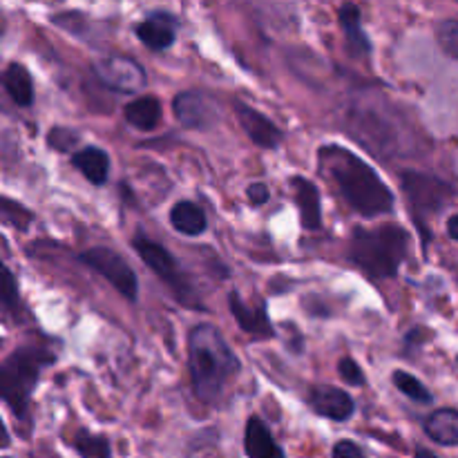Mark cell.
<instances>
[{
  "instance_id": "obj_1",
  "label": "cell",
  "mask_w": 458,
  "mask_h": 458,
  "mask_svg": "<svg viewBox=\"0 0 458 458\" xmlns=\"http://www.w3.org/2000/svg\"><path fill=\"white\" fill-rule=\"evenodd\" d=\"M318 157H320V170L325 173V177L335 183L343 199L356 213L365 215V217L392 213V191L380 179V174L356 152L329 143V146L320 148Z\"/></svg>"
},
{
  "instance_id": "obj_11",
  "label": "cell",
  "mask_w": 458,
  "mask_h": 458,
  "mask_svg": "<svg viewBox=\"0 0 458 458\" xmlns=\"http://www.w3.org/2000/svg\"><path fill=\"white\" fill-rule=\"evenodd\" d=\"M309 405L318 416L329 420L344 423L356 411V403L344 389L331 387V385H318L309 392Z\"/></svg>"
},
{
  "instance_id": "obj_7",
  "label": "cell",
  "mask_w": 458,
  "mask_h": 458,
  "mask_svg": "<svg viewBox=\"0 0 458 458\" xmlns=\"http://www.w3.org/2000/svg\"><path fill=\"white\" fill-rule=\"evenodd\" d=\"M132 249L137 250L139 258L148 264V268L155 271L157 276L174 291V295H177L182 302H186V300L191 298V284H188L186 277H183L179 262L170 255V250L165 249V246L157 244V242L148 240V237L143 235H137L132 240Z\"/></svg>"
},
{
  "instance_id": "obj_16",
  "label": "cell",
  "mask_w": 458,
  "mask_h": 458,
  "mask_svg": "<svg viewBox=\"0 0 458 458\" xmlns=\"http://www.w3.org/2000/svg\"><path fill=\"white\" fill-rule=\"evenodd\" d=\"M340 27L344 30V38H347V47L353 56H369L371 54V40L362 30V12L358 4L344 3L338 12Z\"/></svg>"
},
{
  "instance_id": "obj_30",
  "label": "cell",
  "mask_w": 458,
  "mask_h": 458,
  "mask_svg": "<svg viewBox=\"0 0 458 458\" xmlns=\"http://www.w3.org/2000/svg\"><path fill=\"white\" fill-rule=\"evenodd\" d=\"M414 458H438V456L432 454V452H428V450H416Z\"/></svg>"
},
{
  "instance_id": "obj_26",
  "label": "cell",
  "mask_w": 458,
  "mask_h": 458,
  "mask_svg": "<svg viewBox=\"0 0 458 458\" xmlns=\"http://www.w3.org/2000/svg\"><path fill=\"white\" fill-rule=\"evenodd\" d=\"M0 300H3L4 309H16L18 307L16 280H13L12 271H9L7 267L3 268V291H0Z\"/></svg>"
},
{
  "instance_id": "obj_18",
  "label": "cell",
  "mask_w": 458,
  "mask_h": 458,
  "mask_svg": "<svg viewBox=\"0 0 458 458\" xmlns=\"http://www.w3.org/2000/svg\"><path fill=\"white\" fill-rule=\"evenodd\" d=\"M125 121H128L132 128L143 130V132H150L157 125L161 123V103L159 98L146 94L141 98H134L132 103H128L123 110Z\"/></svg>"
},
{
  "instance_id": "obj_31",
  "label": "cell",
  "mask_w": 458,
  "mask_h": 458,
  "mask_svg": "<svg viewBox=\"0 0 458 458\" xmlns=\"http://www.w3.org/2000/svg\"><path fill=\"white\" fill-rule=\"evenodd\" d=\"M4 458H9V456H4Z\"/></svg>"
},
{
  "instance_id": "obj_25",
  "label": "cell",
  "mask_w": 458,
  "mask_h": 458,
  "mask_svg": "<svg viewBox=\"0 0 458 458\" xmlns=\"http://www.w3.org/2000/svg\"><path fill=\"white\" fill-rule=\"evenodd\" d=\"M338 374L344 383L353 385V387H360V385H365V374H362L360 365H358L356 360H352V358H340Z\"/></svg>"
},
{
  "instance_id": "obj_19",
  "label": "cell",
  "mask_w": 458,
  "mask_h": 458,
  "mask_svg": "<svg viewBox=\"0 0 458 458\" xmlns=\"http://www.w3.org/2000/svg\"><path fill=\"white\" fill-rule=\"evenodd\" d=\"M170 224L182 235L197 237L206 231L208 219H206V213L201 210V206H197L195 201H179L170 210Z\"/></svg>"
},
{
  "instance_id": "obj_21",
  "label": "cell",
  "mask_w": 458,
  "mask_h": 458,
  "mask_svg": "<svg viewBox=\"0 0 458 458\" xmlns=\"http://www.w3.org/2000/svg\"><path fill=\"white\" fill-rule=\"evenodd\" d=\"M3 83L16 106L30 107L34 103V85H31V76L25 65H21V63H9L4 67Z\"/></svg>"
},
{
  "instance_id": "obj_8",
  "label": "cell",
  "mask_w": 458,
  "mask_h": 458,
  "mask_svg": "<svg viewBox=\"0 0 458 458\" xmlns=\"http://www.w3.org/2000/svg\"><path fill=\"white\" fill-rule=\"evenodd\" d=\"M94 74L107 89L119 94H134L148 83L146 70L134 58L123 54L103 56L101 61L94 63Z\"/></svg>"
},
{
  "instance_id": "obj_6",
  "label": "cell",
  "mask_w": 458,
  "mask_h": 458,
  "mask_svg": "<svg viewBox=\"0 0 458 458\" xmlns=\"http://www.w3.org/2000/svg\"><path fill=\"white\" fill-rule=\"evenodd\" d=\"M403 188L410 199L411 215L423 226V215L438 213L447 201L452 199V186L443 179L432 177L423 173H405L403 174Z\"/></svg>"
},
{
  "instance_id": "obj_10",
  "label": "cell",
  "mask_w": 458,
  "mask_h": 458,
  "mask_svg": "<svg viewBox=\"0 0 458 458\" xmlns=\"http://www.w3.org/2000/svg\"><path fill=\"white\" fill-rule=\"evenodd\" d=\"M233 110H235L237 121H240V125L244 128V132L249 134V139L255 146L267 148V150H276L280 146L282 139H284V132L268 116H264L262 112H258L255 107L246 106L242 101L233 103Z\"/></svg>"
},
{
  "instance_id": "obj_29",
  "label": "cell",
  "mask_w": 458,
  "mask_h": 458,
  "mask_svg": "<svg viewBox=\"0 0 458 458\" xmlns=\"http://www.w3.org/2000/svg\"><path fill=\"white\" fill-rule=\"evenodd\" d=\"M447 235L454 242H458V215H452V217L447 219Z\"/></svg>"
},
{
  "instance_id": "obj_28",
  "label": "cell",
  "mask_w": 458,
  "mask_h": 458,
  "mask_svg": "<svg viewBox=\"0 0 458 458\" xmlns=\"http://www.w3.org/2000/svg\"><path fill=\"white\" fill-rule=\"evenodd\" d=\"M246 192H249V201L253 206H264L268 199H271V192H268V186H267V183H262V182L250 183L249 191H246Z\"/></svg>"
},
{
  "instance_id": "obj_20",
  "label": "cell",
  "mask_w": 458,
  "mask_h": 458,
  "mask_svg": "<svg viewBox=\"0 0 458 458\" xmlns=\"http://www.w3.org/2000/svg\"><path fill=\"white\" fill-rule=\"evenodd\" d=\"M425 434L434 443L445 447L458 445V411L456 410H437L425 420Z\"/></svg>"
},
{
  "instance_id": "obj_12",
  "label": "cell",
  "mask_w": 458,
  "mask_h": 458,
  "mask_svg": "<svg viewBox=\"0 0 458 458\" xmlns=\"http://www.w3.org/2000/svg\"><path fill=\"white\" fill-rule=\"evenodd\" d=\"M179 21L168 12H152L137 25V38L152 52L168 49L177 38Z\"/></svg>"
},
{
  "instance_id": "obj_17",
  "label": "cell",
  "mask_w": 458,
  "mask_h": 458,
  "mask_svg": "<svg viewBox=\"0 0 458 458\" xmlns=\"http://www.w3.org/2000/svg\"><path fill=\"white\" fill-rule=\"evenodd\" d=\"M74 168L94 186H103L110 177V157L106 150L97 146H88L72 155Z\"/></svg>"
},
{
  "instance_id": "obj_4",
  "label": "cell",
  "mask_w": 458,
  "mask_h": 458,
  "mask_svg": "<svg viewBox=\"0 0 458 458\" xmlns=\"http://www.w3.org/2000/svg\"><path fill=\"white\" fill-rule=\"evenodd\" d=\"M56 356H52L45 349L21 347L3 362L0 367V392H3L4 403L12 407L16 416H25L27 405H30L31 392L40 378L43 367L52 365Z\"/></svg>"
},
{
  "instance_id": "obj_27",
  "label": "cell",
  "mask_w": 458,
  "mask_h": 458,
  "mask_svg": "<svg viewBox=\"0 0 458 458\" xmlns=\"http://www.w3.org/2000/svg\"><path fill=\"white\" fill-rule=\"evenodd\" d=\"M331 458H365V456H362V450L353 441H340L334 445Z\"/></svg>"
},
{
  "instance_id": "obj_9",
  "label": "cell",
  "mask_w": 458,
  "mask_h": 458,
  "mask_svg": "<svg viewBox=\"0 0 458 458\" xmlns=\"http://www.w3.org/2000/svg\"><path fill=\"white\" fill-rule=\"evenodd\" d=\"M173 112L186 130H210L222 119L219 103L206 92H197V89L179 92L173 101Z\"/></svg>"
},
{
  "instance_id": "obj_32",
  "label": "cell",
  "mask_w": 458,
  "mask_h": 458,
  "mask_svg": "<svg viewBox=\"0 0 458 458\" xmlns=\"http://www.w3.org/2000/svg\"><path fill=\"white\" fill-rule=\"evenodd\" d=\"M456 362H458V358H456Z\"/></svg>"
},
{
  "instance_id": "obj_23",
  "label": "cell",
  "mask_w": 458,
  "mask_h": 458,
  "mask_svg": "<svg viewBox=\"0 0 458 458\" xmlns=\"http://www.w3.org/2000/svg\"><path fill=\"white\" fill-rule=\"evenodd\" d=\"M74 450L79 452L81 458H110V441L98 434H89L85 429L76 432L74 441H72Z\"/></svg>"
},
{
  "instance_id": "obj_13",
  "label": "cell",
  "mask_w": 458,
  "mask_h": 458,
  "mask_svg": "<svg viewBox=\"0 0 458 458\" xmlns=\"http://www.w3.org/2000/svg\"><path fill=\"white\" fill-rule=\"evenodd\" d=\"M228 307H231L233 318H235L242 331H246V334L250 335H258V338H273V327L271 322H268L264 302H259L258 307H249V304L240 298L237 291H231V293H228Z\"/></svg>"
},
{
  "instance_id": "obj_24",
  "label": "cell",
  "mask_w": 458,
  "mask_h": 458,
  "mask_svg": "<svg viewBox=\"0 0 458 458\" xmlns=\"http://www.w3.org/2000/svg\"><path fill=\"white\" fill-rule=\"evenodd\" d=\"M437 40L441 45L443 54L458 61V21L450 18V21L438 22L437 27Z\"/></svg>"
},
{
  "instance_id": "obj_14",
  "label": "cell",
  "mask_w": 458,
  "mask_h": 458,
  "mask_svg": "<svg viewBox=\"0 0 458 458\" xmlns=\"http://www.w3.org/2000/svg\"><path fill=\"white\" fill-rule=\"evenodd\" d=\"M291 188H293L295 204L300 208V219L307 231H320L322 226V206H320V192H318L316 183H311L304 177H291Z\"/></svg>"
},
{
  "instance_id": "obj_2",
  "label": "cell",
  "mask_w": 458,
  "mask_h": 458,
  "mask_svg": "<svg viewBox=\"0 0 458 458\" xmlns=\"http://www.w3.org/2000/svg\"><path fill=\"white\" fill-rule=\"evenodd\" d=\"M188 367L195 396L206 405H213L222 398L228 380L240 371V360L222 331L204 322L197 325L188 338Z\"/></svg>"
},
{
  "instance_id": "obj_5",
  "label": "cell",
  "mask_w": 458,
  "mask_h": 458,
  "mask_svg": "<svg viewBox=\"0 0 458 458\" xmlns=\"http://www.w3.org/2000/svg\"><path fill=\"white\" fill-rule=\"evenodd\" d=\"M81 262L97 271L98 276L106 277L128 302H137L139 300V282L137 273L130 268V264L121 258L116 250L107 249V246H94V249L85 250L79 255Z\"/></svg>"
},
{
  "instance_id": "obj_22",
  "label": "cell",
  "mask_w": 458,
  "mask_h": 458,
  "mask_svg": "<svg viewBox=\"0 0 458 458\" xmlns=\"http://www.w3.org/2000/svg\"><path fill=\"white\" fill-rule=\"evenodd\" d=\"M392 383L396 385V389L401 394H405L407 398H411L414 403H420V405H432L434 396L429 394V389L420 383L416 376L407 374V371L396 369L392 376Z\"/></svg>"
},
{
  "instance_id": "obj_15",
  "label": "cell",
  "mask_w": 458,
  "mask_h": 458,
  "mask_svg": "<svg viewBox=\"0 0 458 458\" xmlns=\"http://www.w3.org/2000/svg\"><path fill=\"white\" fill-rule=\"evenodd\" d=\"M244 452L249 458H284V452L276 443L271 429L258 416H250L246 420Z\"/></svg>"
},
{
  "instance_id": "obj_3",
  "label": "cell",
  "mask_w": 458,
  "mask_h": 458,
  "mask_svg": "<svg viewBox=\"0 0 458 458\" xmlns=\"http://www.w3.org/2000/svg\"><path fill=\"white\" fill-rule=\"evenodd\" d=\"M410 250V233L396 224L356 228L349 242V259L371 280L396 277Z\"/></svg>"
}]
</instances>
